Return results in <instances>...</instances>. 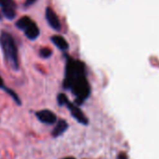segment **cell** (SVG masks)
Here are the masks:
<instances>
[{
    "instance_id": "cell-16",
    "label": "cell",
    "mask_w": 159,
    "mask_h": 159,
    "mask_svg": "<svg viewBox=\"0 0 159 159\" xmlns=\"http://www.w3.org/2000/svg\"><path fill=\"white\" fill-rule=\"evenodd\" d=\"M0 20H1V15H0Z\"/></svg>"
},
{
    "instance_id": "cell-15",
    "label": "cell",
    "mask_w": 159,
    "mask_h": 159,
    "mask_svg": "<svg viewBox=\"0 0 159 159\" xmlns=\"http://www.w3.org/2000/svg\"><path fill=\"white\" fill-rule=\"evenodd\" d=\"M62 159H76L75 157H72V156H66V157H64Z\"/></svg>"
},
{
    "instance_id": "cell-3",
    "label": "cell",
    "mask_w": 159,
    "mask_h": 159,
    "mask_svg": "<svg viewBox=\"0 0 159 159\" xmlns=\"http://www.w3.org/2000/svg\"><path fill=\"white\" fill-rule=\"evenodd\" d=\"M57 103L59 106H66L70 111L71 116L81 125H87L89 124V120L87 116L83 112V111L78 107V105L73 104L67 98L65 94H59L57 96Z\"/></svg>"
},
{
    "instance_id": "cell-11",
    "label": "cell",
    "mask_w": 159,
    "mask_h": 159,
    "mask_svg": "<svg viewBox=\"0 0 159 159\" xmlns=\"http://www.w3.org/2000/svg\"><path fill=\"white\" fill-rule=\"evenodd\" d=\"M52 50L49 49V48H42L39 50V55L42 57V58H49L51 57L52 55Z\"/></svg>"
},
{
    "instance_id": "cell-5",
    "label": "cell",
    "mask_w": 159,
    "mask_h": 159,
    "mask_svg": "<svg viewBox=\"0 0 159 159\" xmlns=\"http://www.w3.org/2000/svg\"><path fill=\"white\" fill-rule=\"evenodd\" d=\"M36 116L41 123L46 124V125H53L57 121L56 114L50 110L39 111L36 112Z\"/></svg>"
},
{
    "instance_id": "cell-9",
    "label": "cell",
    "mask_w": 159,
    "mask_h": 159,
    "mask_svg": "<svg viewBox=\"0 0 159 159\" xmlns=\"http://www.w3.org/2000/svg\"><path fill=\"white\" fill-rule=\"evenodd\" d=\"M16 8H12V7H7V8H2V13L3 15L10 20H12L15 18L16 16Z\"/></svg>"
},
{
    "instance_id": "cell-2",
    "label": "cell",
    "mask_w": 159,
    "mask_h": 159,
    "mask_svg": "<svg viewBox=\"0 0 159 159\" xmlns=\"http://www.w3.org/2000/svg\"><path fill=\"white\" fill-rule=\"evenodd\" d=\"M0 46H1L5 59L10 66H11L13 69H18V50L12 36L7 32H2L0 34Z\"/></svg>"
},
{
    "instance_id": "cell-14",
    "label": "cell",
    "mask_w": 159,
    "mask_h": 159,
    "mask_svg": "<svg viewBox=\"0 0 159 159\" xmlns=\"http://www.w3.org/2000/svg\"><path fill=\"white\" fill-rule=\"evenodd\" d=\"M5 85H4V81H3V79L2 77L0 76V89H4L5 90Z\"/></svg>"
},
{
    "instance_id": "cell-6",
    "label": "cell",
    "mask_w": 159,
    "mask_h": 159,
    "mask_svg": "<svg viewBox=\"0 0 159 159\" xmlns=\"http://www.w3.org/2000/svg\"><path fill=\"white\" fill-rule=\"evenodd\" d=\"M45 16H46V20H47L48 24L50 25V26L52 29H54L56 31H59L61 29V23H60V21L58 19L57 14L50 7L46 9Z\"/></svg>"
},
{
    "instance_id": "cell-1",
    "label": "cell",
    "mask_w": 159,
    "mask_h": 159,
    "mask_svg": "<svg viewBox=\"0 0 159 159\" xmlns=\"http://www.w3.org/2000/svg\"><path fill=\"white\" fill-rule=\"evenodd\" d=\"M64 88L70 90L76 98V105H82L90 96L91 88L85 77L84 64L71 57H66Z\"/></svg>"
},
{
    "instance_id": "cell-7",
    "label": "cell",
    "mask_w": 159,
    "mask_h": 159,
    "mask_svg": "<svg viewBox=\"0 0 159 159\" xmlns=\"http://www.w3.org/2000/svg\"><path fill=\"white\" fill-rule=\"evenodd\" d=\"M67 128H68V124L66 123V121L61 119L57 122L56 125L54 126V128L52 132V136L53 138H58L61 135H63L66 131Z\"/></svg>"
},
{
    "instance_id": "cell-8",
    "label": "cell",
    "mask_w": 159,
    "mask_h": 159,
    "mask_svg": "<svg viewBox=\"0 0 159 159\" xmlns=\"http://www.w3.org/2000/svg\"><path fill=\"white\" fill-rule=\"evenodd\" d=\"M52 43L60 50L62 51H66L68 49V43L67 41L61 36H52Z\"/></svg>"
},
{
    "instance_id": "cell-10",
    "label": "cell",
    "mask_w": 159,
    "mask_h": 159,
    "mask_svg": "<svg viewBox=\"0 0 159 159\" xmlns=\"http://www.w3.org/2000/svg\"><path fill=\"white\" fill-rule=\"evenodd\" d=\"M0 7H1V9L7 7L16 8V4L13 0H0Z\"/></svg>"
},
{
    "instance_id": "cell-12",
    "label": "cell",
    "mask_w": 159,
    "mask_h": 159,
    "mask_svg": "<svg viewBox=\"0 0 159 159\" xmlns=\"http://www.w3.org/2000/svg\"><path fill=\"white\" fill-rule=\"evenodd\" d=\"M37 0H25V7H29L31 5H33Z\"/></svg>"
},
{
    "instance_id": "cell-4",
    "label": "cell",
    "mask_w": 159,
    "mask_h": 159,
    "mask_svg": "<svg viewBox=\"0 0 159 159\" xmlns=\"http://www.w3.org/2000/svg\"><path fill=\"white\" fill-rule=\"evenodd\" d=\"M16 26L23 30L25 34V36L29 39H36L39 35V29L35 24L34 21H32L29 17L24 16L21 19H19L16 23Z\"/></svg>"
},
{
    "instance_id": "cell-13",
    "label": "cell",
    "mask_w": 159,
    "mask_h": 159,
    "mask_svg": "<svg viewBox=\"0 0 159 159\" xmlns=\"http://www.w3.org/2000/svg\"><path fill=\"white\" fill-rule=\"evenodd\" d=\"M117 159H128V158H127V155H126L125 152H121V153L118 155Z\"/></svg>"
}]
</instances>
